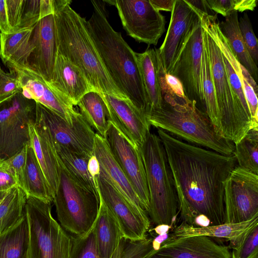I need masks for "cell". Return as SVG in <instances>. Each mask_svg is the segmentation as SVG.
Segmentation results:
<instances>
[{"label":"cell","instance_id":"6da1fadb","mask_svg":"<svg viewBox=\"0 0 258 258\" xmlns=\"http://www.w3.org/2000/svg\"><path fill=\"white\" fill-rule=\"evenodd\" d=\"M157 133L173 175L182 222L194 226L225 223L224 188L236 166L234 155L184 142L161 129Z\"/></svg>","mask_w":258,"mask_h":258},{"label":"cell","instance_id":"7a4b0ae2","mask_svg":"<svg viewBox=\"0 0 258 258\" xmlns=\"http://www.w3.org/2000/svg\"><path fill=\"white\" fill-rule=\"evenodd\" d=\"M86 27L103 66L117 88L145 115L146 99L136 52L107 18L103 1H92Z\"/></svg>","mask_w":258,"mask_h":258},{"label":"cell","instance_id":"3957f363","mask_svg":"<svg viewBox=\"0 0 258 258\" xmlns=\"http://www.w3.org/2000/svg\"><path fill=\"white\" fill-rule=\"evenodd\" d=\"M70 0H53L58 54L77 66L94 90L126 98L105 71L86 27L85 18L73 10Z\"/></svg>","mask_w":258,"mask_h":258},{"label":"cell","instance_id":"277c9868","mask_svg":"<svg viewBox=\"0 0 258 258\" xmlns=\"http://www.w3.org/2000/svg\"><path fill=\"white\" fill-rule=\"evenodd\" d=\"M160 85L161 102L146 116L150 125L189 143L220 154H233L234 144L217 134L206 113L195 101Z\"/></svg>","mask_w":258,"mask_h":258},{"label":"cell","instance_id":"5b68a950","mask_svg":"<svg viewBox=\"0 0 258 258\" xmlns=\"http://www.w3.org/2000/svg\"><path fill=\"white\" fill-rule=\"evenodd\" d=\"M140 150L149 192L150 222L156 226H171L179 212V204L164 146L158 135L150 132Z\"/></svg>","mask_w":258,"mask_h":258},{"label":"cell","instance_id":"8992f818","mask_svg":"<svg viewBox=\"0 0 258 258\" xmlns=\"http://www.w3.org/2000/svg\"><path fill=\"white\" fill-rule=\"evenodd\" d=\"M206 35L220 121V136L236 144L252 127L258 126L231 87L220 49L206 29Z\"/></svg>","mask_w":258,"mask_h":258},{"label":"cell","instance_id":"52a82bcc","mask_svg":"<svg viewBox=\"0 0 258 258\" xmlns=\"http://www.w3.org/2000/svg\"><path fill=\"white\" fill-rule=\"evenodd\" d=\"M57 160L59 179L53 201L57 218L60 226L70 235L81 237L93 228L99 209L100 199L77 183L58 157Z\"/></svg>","mask_w":258,"mask_h":258},{"label":"cell","instance_id":"ba28073f","mask_svg":"<svg viewBox=\"0 0 258 258\" xmlns=\"http://www.w3.org/2000/svg\"><path fill=\"white\" fill-rule=\"evenodd\" d=\"M29 232L28 258H70L71 236L53 217L51 203L27 197Z\"/></svg>","mask_w":258,"mask_h":258},{"label":"cell","instance_id":"9c48e42d","mask_svg":"<svg viewBox=\"0 0 258 258\" xmlns=\"http://www.w3.org/2000/svg\"><path fill=\"white\" fill-rule=\"evenodd\" d=\"M36 102L16 93L0 101V159L30 143L29 124L35 120Z\"/></svg>","mask_w":258,"mask_h":258},{"label":"cell","instance_id":"30bf717a","mask_svg":"<svg viewBox=\"0 0 258 258\" xmlns=\"http://www.w3.org/2000/svg\"><path fill=\"white\" fill-rule=\"evenodd\" d=\"M35 121L47 133L52 144L90 159L94 155L95 133L78 111L73 122L36 103Z\"/></svg>","mask_w":258,"mask_h":258},{"label":"cell","instance_id":"8fae6325","mask_svg":"<svg viewBox=\"0 0 258 258\" xmlns=\"http://www.w3.org/2000/svg\"><path fill=\"white\" fill-rule=\"evenodd\" d=\"M116 7L127 34L139 42L156 45L165 30L164 16L149 0H109Z\"/></svg>","mask_w":258,"mask_h":258},{"label":"cell","instance_id":"7c38bea8","mask_svg":"<svg viewBox=\"0 0 258 258\" xmlns=\"http://www.w3.org/2000/svg\"><path fill=\"white\" fill-rule=\"evenodd\" d=\"M225 223H240L258 216V175L236 166L224 188Z\"/></svg>","mask_w":258,"mask_h":258},{"label":"cell","instance_id":"4fadbf2b","mask_svg":"<svg viewBox=\"0 0 258 258\" xmlns=\"http://www.w3.org/2000/svg\"><path fill=\"white\" fill-rule=\"evenodd\" d=\"M168 73L181 83L185 96L197 105L204 106L201 62L203 50V28L200 14Z\"/></svg>","mask_w":258,"mask_h":258},{"label":"cell","instance_id":"5bb4252c","mask_svg":"<svg viewBox=\"0 0 258 258\" xmlns=\"http://www.w3.org/2000/svg\"><path fill=\"white\" fill-rule=\"evenodd\" d=\"M104 138L114 158L132 184L147 213L149 192L140 149L134 146L109 121Z\"/></svg>","mask_w":258,"mask_h":258},{"label":"cell","instance_id":"9a60e30c","mask_svg":"<svg viewBox=\"0 0 258 258\" xmlns=\"http://www.w3.org/2000/svg\"><path fill=\"white\" fill-rule=\"evenodd\" d=\"M97 182L99 198L116 219L123 237L132 240L146 238L151 226L146 212L131 205L100 173Z\"/></svg>","mask_w":258,"mask_h":258},{"label":"cell","instance_id":"2e32d148","mask_svg":"<svg viewBox=\"0 0 258 258\" xmlns=\"http://www.w3.org/2000/svg\"><path fill=\"white\" fill-rule=\"evenodd\" d=\"M30 49L28 67L49 82L58 54L53 14L43 18L33 26Z\"/></svg>","mask_w":258,"mask_h":258},{"label":"cell","instance_id":"e0dca14e","mask_svg":"<svg viewBox=\"0 0 258 258\" xmlns=\"http://www.w3.org/2000/svg\"><path fill=\"white\" fill-rule=\"evenodd\" d=\"M166 35L157 49L163 70L168 74L185 39L199 17L185 0H175Z\"/></svg>","mask_w":258,"mask_h":258},{"label":"cell","instance_id":"ac0fdd59","mask_svg":"<svg viewBox=\"0 0 258 258\" xmlns=\"http://www.w3.org/2000/svg\"><path fill=\"white\" fill-rule=\"evenodd\" d=\"M15 71L20 82L21 94L53 111L69 123L78 113L74 106L59 95L39 75L28 67H9Z\"/></svg>","mask_w":258,"mask_h":258},{"label":"cell","instance_id":"d6986e66","mask_svg":"<svg viewBox=\"0 0 258 258\" xmlns=\"http://www.w3.org/2000/svg\"><path fill=\"white\" fill-rule=\"evenodd\" d=\"M102 96L108 109V121L140 149L150 132L151 125L144 114L127 98L107 94Z\"/></svg>","mask_w":258,"mask_h":258},{"label":"cell","instance_id":"ffe728a7","mask_svg":"<svg viewBox=\"0 0 258 258\" xmlns=\"http://www.w3.org/2000/svg\"><path fill=\"white\" fill-rule=\"evenodd\" d=\"M147 258H231V252L211 237H169Z\"/></svg>","mask_w":258,"mask_h":258},{"label":"cell","instance_id":"44dd1931","mask_svg":"<svg viewBox=\"0 0 258 258\" xmlns=\"http://www.w3.org/2000/svg\"><path fill=\"white\" fill-rule=\"evenodd\" d=\"M50 87L63 98L77 106L82 97L94 90L82 72L62 55L58 54Z\"/></svg>","mask_w":258,"mask_h":258},{"label":"cell","instance_id":"7402d4cb","mask_svg":"<svg viewBox=\"0 0 258 258\" xmlns=\"http://www.w3.org/2000/svg\"><path fill=\"white\" fill-rule=\"evenodd\" d=\"M94 153L99 162L100 174L131 205L145 211L133 186L114 158L105 139L96 133Z\"/></svg>","mask_w":258,"mask_h":258},{"label":"cell","instance_id":"603a6c76","mask_svg":"<svg viewBox=\"0 0 258 258\" xmlns=\"http://www.w3.org/2000/svg\"><path fill=\"white\" fill-rule=\"evenodd\" d=\"M29 127L30 145L54 198L59 179V165L55 150L47 133L39 123L35 120L31 121Z\"/></svg>","mask_w":258,"mask_h":258},{"label":"cell","instance_id":"cb8c5ba5","mask_svg":"<svg viewBox=\"0 0 258 258\" xmlns=\"http://www.w3.org/2000/svg\"><path fill=\"white\" fill-rule=\"evenodd\" d=\"M146 99L145 116L158 107L162 101L159 71L161 61L157 48L136 52Z\"/></svg>","mask_w":258,"mask_h":258},{"label":"cell","instance_id":"d4e9b609","mask_svg":"<svg viewBox=\"0 0 258 258\" xmlns=\"http://www.w3.org/2000/svg\"><path fill=\"white\" fill-rule=\"evenodd\" d=\"M99 199V209L92 229L100 256L110 258L123 235L116 219L102 200Z\"/></svg>","mask_w":258,"mask_h":258},{"label":"cell","instance_id":"484cf974","mask_svg":"<svg viewBox=\"0 0 258 258\" xmlns=\"http://www.w3.org/2000/svg\"><path fill=\"white\" fill-rule=\"evenodd\" d=\"M257 223L258 216L240 223H224L207 226L196 227L182 222L174 229L170 238L206 236L225 238L230 241L232 246L247 230Z\"/></svg>","mask_w":258,"mask_h":258},{"label":"cell","instance_id":"4316f807","mask_svg":"<svg viewBox=\"0 0 258 258\" xmlns=\"http://www.w3.org/2000/svg\"><path fill=\"white\" fill-rule=\"evenodd\" d=\"M33 27L21 28L9 33H1L0 57L8 67H28Z\"/></svg>","mask_w":258,"mask_h":258},{"label":"cell","instance_id":"83f0119b","mask_svg":"<svg viewBox=\"0 0 258 258\" xmlns=\"http://www.w3.org/2000/svg\"><path fill=\"white\" fill-rule=\"evenodd\" d=\"M26 158L20 188L27 197L52 203L53 197L30 143L26 145Z\"/></svg>","mask_w":258,"mask_h":258},{"label":"cell","instance_id":"f1b7e54d","mask_svg":"<svg viewBox=\"0 0 258 258\" xmlns=\"http://www.w3.org/2000/svg\"><path fill=\"white\" fill-rule=\"evenodd\" d=\"M219 27L237 61L255 81L257 79V67L250 57L240 33L238 12H232L225 17L224 21L219 22Z\"/></svg>","mask_w":258,"mask_h":258},{"label":"cell","instance_id":"f546056e","mask_svg":"<svg viewBox=\"0 0 258 258\" xmlns=\"http://www.w3.org/2000/svg\"><path fill=\"white\" fill-rule=\"evenodd\" d=\"M53 145L59 161L71 177L81 186L99 198L97 182L88 170L89 159L62 147Z\"/></svg>","mask_w":258,"mask_h":258},{"label":"cell","instance_id":"4dcf8cb0","mask_svg":"<svg viewBox=\"0 0 258 258\" xmlns=\"http://www.w3.org/2000/svg\"><path fill=\"white\" fill-rule=\"evenodd\" d=\"M77 106L96 133L104 138L109 125V112L102 94L95 90L89 91L82 97Z\"/></svg>","mask_w":258,"mask_h":258},{"label":"cell","instance_id":"1f68e13d","mask_svg":"<svg viewBox=\"0 0 258 258\" xmlns=\"http://www.w3.org/2000/svg\"><path fill=\"white\" fill-rule=\"evenodd\" d=\"M202 28L203 50L202 54L201 73L204 106L206 110L205 113L211 122L217 134L221 137L220 117L207 46L206 31L203 27Z\"/></svg>","mask_w":258,"mask_h":258},{"label":"cell","instance_id":"d6a6232c","mask_svg":"<svg viewBox=\"0 0 258 258\" xmlns=\"http://www.w3.org/2000/svg\"><path fill=\"white\" fill-rule=\"evenodd\" d=\"M29 241L25 213L14 226L0 235V258H28Z\"/></svg>","mask_w":258,"mask_h":258},{"label":"cell","instance_id":"836d02e7","mask_svg":"<svg viewBox=\"0 0 258 258\" xmlns=\"http://www.w3.org/2000/svg\"><path fill=\"white\" fill-rule=\"evenodd\" d=\"M27 195L19 186L9 190L0 204V235L14 226L24 216Z\"/></svg>","mask_w":258,"mask_h":258},{"label":"cell","instance_id":"e575fe53","mask_svg":"<svg viewBox=\"0 0 258 258\" xmlns=\"http://www.w3.org/2000/svg\"><path fill=\"white\" fill-rule=\"evenodd\" d=\"M233 154L238 166L258 175V126L250 128L234 145Z\"/></svg>","mask_w":258,"mask_h":258},{"label":"cell","instance_id":"d590c367","mask_svg":"<svg viewBox=\"0 0 258 258\" xmlns=\"http://www.w3.org/2000/svg\"><path fill=\"white\" fill-rule=\"evenodd\" d=\"M52 14L53 0H23L20 29L33 27L40 20Z\"/></svg>","mask_w":258,"mask_h":258},{"label":"cell","instance_id":"8d00e7d4","mask_svg":"<svg viewBox=\"0 0 258 258\" xmlns=\"http://www.w3.org/2000/svg\"><path fill=\"white\" fill-rule=\"evenodd\" d=\"M258 257V223L247 230L232 246L231 258Z\"/></svg>","mask_w":258,"mask_h":258},{"label":"cell","instance_id":"74e56055","mask_svg":"<svg viewBox=\"0 0 258 258\" xmlns=\"http://www.w3.org/2000/svg\"><path fill=\"white\" fill-rule=\"evenodd\" d=\"M71 238L72 247L70 258H101L96 246L92 228L84 236H71Z\"/></svg>","mask_w":258,"mask_h":258},{"label":"cell","instance_id":"f35d334b","mask_svg":"<svg viewBox=\"0 0 258 258\" xmlns=\"http://www.w3.org/2000/svg\"><path fill=\"white\" fill-rule=\"evenodd\" d=\"M210 9L215 13L226 17L234 11H253L257 0H206Z\"/></svg>","mask_w":258,"mask_h":258},{"label":"cell","instance_id":"ab89813d","mask_svg":"<svg viewBox=\"0 0 258 258\" xmlns=\"http://www.w3.org/2000/svg\"><path fill=\"white\" fill-rule=\"evenodd\" d=\"M240 33L252 59L257 66L258 60V40L253 32L251 23L245 13L238 20Z\"/></svg>","mask_w":258,"mask_h":258},{"label":"cell","instance_id":"60d3db41","mask_svg":"<svg viewBox=\"0 0 258 258\" xmlns=\"http://www.w3.org/2000/svg\"><path fill=\"white\" fill-rule=\"evenodd\" d=\"M10 71L6 73L0 66V101L22 91L17 74L13 70Z\"/></svg>","mask_w":258,"mask_h":258},{"label":"cell","instance_id":"b9f144b4","mask_svg":"<svg viewBox=\"0 0 258 258\" xmlns=\"http://www.w3.org/2000/svg\"><path fill=\"white\" fill-rule=\"evenodd\" d=\"M23 0H6L8 22L11 32L20 29Z\"/></svg>","mask_w":258,"mask_h":258},{"label":"cell","instance_id":"7bdbcfd3","mask_svg":"<svg viewBox=\"0 0 258 258\" xmlns=\"http://www.w3.org/2000/svg\"><path fill=\"white\" fill-rule=\"evenodd\" d=\"M26 146L16 154L5 160L7 164L14 172L20 187L22 183L23 174L26 163Z\"/></svg>","mask_w":258,"mask_h":258},{"label":"cell","instance_id":"ee69618b","mask_svg":"<svg viewBox=\"0 0 258 258\" xmlns=\"http://www.w3.org/2000/svg\"><path fill=\"white\" fill-rule=\"evenodd\" d=\"M17 186L18 183L12 170L5 160L0 159V191H8Z\"/></svg>","mask_w":258,"mask_h":258},{"label":"cell","instance_id":"f6af8a7d","mask_svg":"<svg viewBox=\"0 0 258 258\" xmlns=\"http://www.w3.org/2000/svg\"><path fill=\"white\" fill-rule=\"evenodd\" d=\"M242 81L244 95L252 119L255 123L258 124L257 95L251 86L244 79L242 78Z\"/></svg>","mask_w":258,"mask_h":258},{"label":"cell","instance_id":"bcb514c9","mask_svg":"<svg viewBox=\"0 0 258 258\" xmlns=\"http://www.w3.org/2000/svg\"><path fill=\"white\" fill-rule=\"evenodd\" d=\"M185 2L193 8L198 13L208 16H217L208 6L206 0H185Z\"/></svg>","mask_w":258,"mask_h":258},{"label":"cell","instance_id":"7dc6e473","mask_svg":"<svg viewBox=\"0 0 258 258\" xmlns=\"http://www.w3.org/2000/svg\"><path fill=\"white\" fill-rule=\"evenodd\" d=\"M0 31L3 33L11 32L8 22L6 0H0Z\"/></svg>","mask_w":258,"mask_h":258},{"label":"cell","instance_id":"c3c4849f","mask_svg":"<svg viewBox=\"0 0 258 258\" xmlns=\"http://www.w3.org/2000/svg\"><path fill=\"white\" fill-rule=\"evenodd\" d=\"M175 0H149L152 6L157 11L171 12Z\"/></svg>","mask_w":258,"mask_h":258},{"label":"cell","instance_id":"681fc988","mask_svg":"<svg viewBox=\"0 0 258 258\" xmlns=\"http://www.w3.org/2000/svg\"><path fill=\"white\" fill-rule=\"evenodd\" d=\"M88 168L92 176L97 181V178L100 173V166L98 160L95 155H93L89 159Z\"/></svg>","mask_w":258,"mask_h":258},{"label":"cell","instance_id":"f907efd6","mask_svg":"<svg viewBox=\"0 0 258 258\" xmlns=\"http://www.w3.org/2000/svg\"><path fill=\"white\" fill-rule=\"evenodd\" d=\"M8 191H0V204L4 199Z\"/></svg>","mask_w":258,"mask_h":258},{"label":"cell","instance_id":"816d5d0a","mask_svg":"<svg viewBox=\"0 0 258 258\" xmlns=\"http://www.w3.org/2000/svg\"><path fill=\"white\" fill-rule=\"evenodd\" d=\"M256 258H258V257H256Z\"/></svg>","mask_w":258,"mask_h":258}]
</instances>
